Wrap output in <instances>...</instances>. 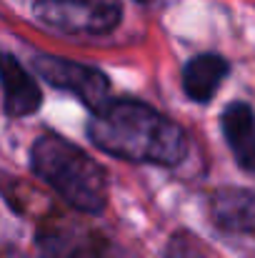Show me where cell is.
I'll list each match as a JSON object with an SVG mask.
<instances>
[{"mask_svg":"<svg viewBox=\"0 0 255 258\" xmlns=\"http://www.w3.org/2000/svg\"><path fill=\"white\" fill-rule=\"evenodd\" d=\"M38 246L45 258H110L108 238L75 221H45L38 231Z\"/></svg>","mask_w":255,"mask_h":258,"instance_id":"obj_5","label":"cell"},{"mask_svg":"<svg viewBox=\"0 0 255 258\" xmlns=\"http://www.w3.org/2000/svg\"><path fill=\"white\" fill-rule=\"evenodd\" d=\"M120 0H35V18L58 33L103 35L120 23Z\"/></svg>","mask_w":255,"mask_h":258,"instance_id":"obj_3","label":"cell"},{"mask_svg":"<svg viewBox=\"0 0 255 258\" xmlns=\"http://www.w3.org/2000/svg\"><path fill=\"white\" fill-rule=\"evenodd\" d=\"M168 258H215V253L190 231H178L173 233L165 248Z\"/></svg>","mask_w":255,"mask_h":258,"instance_id":"obj_10","label":"cell"},{"mask_svg":"<svg viewBox=\"0 0 255 258\" xmlns=\"http://www.w3.org/2000/svg\"><path fill=\"white\" fill-rule=\"evenodd\" d=\"M138 3H153V0H138Z\"/></svg>","mask_w":255,"mask_h":258,"instance_id":"obj_11","label":"cell"},{"mask_svg":"<svg viewBox=\"0 0 255 258\" xmlns=\"http://www.w3.org/2000/svg\"><path fill=\"white\" fill-rule=\"evenodd\" d=\"M210 221L223 233L255 236V188H218L210 196Z\"/></svg>","mask_w":255,"mask_h":258,"instance_id":"obj_6","label":"cell"},{"mask_svg":"<svg viewBox=\"0 0 255 258\" xmlns=\"http://www.w3.org/2000/svg\"><path fill=\"white\" fill-rule=\"evenodd\" d=\"M33 68L35 73L48 81L53 88L60 90H70L83 100L85 108H90L93 113L100 110L110 98V81L103 71L85 66V63H75V60H65L50 53H40L33 58Z\"/></svg>","mask_w":255,"mask_h":258,"instance_id":"obj_4","label":"cell"},{"mask_svg":"<svg viewBox=\"0 0 255 258\" xmlns=\"http://www.w3.org/2000/svg\"><path fill=\"white\" fill-rule=\"evenodd\" d=\"M0 88H3V105L10 118L33 115L43 103L35 78L10 53H0Z\"/></svg>","mask_w":255,"mask_h":258,"instance_id":"obj_7","label":"cell"},{"mask_svg":"<svg viewBox=\"0 0 255 258\" xmlns=\"http://www.w3.org/2000/svg\"><path fill=\"white\" fill-rule=\"evenodd\" d=\"M88 136L100 151L135 163L170 168L188 156L185 131L140 100H108L93 113Z\"/></svg>","mask_w":255,"mask_h":258,"instance_id":"obj_1","label":"cell"},{"mask_svg":"<svg viewBox=\"0 0 255 258\" xmlns=\"http://www.w3.org/2000/svg\"><path fill=\"white\" fill-rule=\"evenodd\" d=\"M220 128L235 163L255 173V110L245 100H233L220 115Z\"/></svg>","mask_w":255,"mask_h":258,"instance_id":"obj_8","label":"cell"},{"mask_svg":"<svg viewBox=\"0 0 255 258\" xmlns=\"http://www.w3.org/2000/svg\"><path fill=\"white\" fill-rule=\"evenodd\" d=\"M230 73V63L218 53H200L183 68V90L193 103H210Z\"/></svg>","mask_w":255,"mask_h":258,"instance_id":"obj_9","label":"cell"},{"mask_svg":"<svg viewBox=\"0 0 255 258\" xmlns=\"http://www.w3.org/2000/svg\"><path fill=\"white\" fill-rule=\"evenodd\" d=\"M30 168L75 211L98 216L108 203V175L98 161L63 136L45 133L30 148Z\"/></svg>","mask_w":255,"mask_h":258,"instance_id":"obj_2","label":"cell"}]
</instances>
